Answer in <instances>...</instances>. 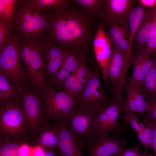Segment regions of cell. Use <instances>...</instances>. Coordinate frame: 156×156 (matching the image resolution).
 Returning a JSON list of instances; mask_svg holds the SVG:
<instances>
[{"label": "cell", "mask_w": 156, "mask_h": 156, "mask_svg": "<svg viewBox=\"0 0 156 156\" xmlns=\"http://www.w3.org/2000/svg\"><path fill=\"white\" fill-rule=\"evenodd\" d=\"M149 156H154L153 155H152L151 154H150L149 155Z\"/></svg>", "instance_id": "obj_44"}, {"label": "cell", "mask_w": 156, "mask_h": 156, "mask_svg": "<svg viewBox=\"0 0 156 156\" xmlns=\"http://www.w3.org/2000/svg\"><path fill=\"white\" fill-rule=\"evenodd\" d=\"M19 39L12 33L10 44L0 52V75L20 91L27 83Z\"/></svg>", "instance_id": "obj_6"}, {"label": "cell", "mask_w": 156, "mask_h": 156, "mask_svg": "<svg viewBox=\"0 0 156 156\" xmlns=\"http://www.w3.org/2000/svg\"><path fill=\"white\" fill-rule=\"evenodd\" d=\"M138 3L135 0H105L101 21L116 22L129 31V16Z\"/></svg>", "instance_id": "obj_14"}, {"label": "cell", "mask_w": 156, "mask_h": 156, "mask_svg": "<svg viewBox=\"0 0 156 156\" xmlns=\"http://www.w3.org/2000/svg\"><path fill=\"white\" fill-rule=\"evenodd\" d=\"M146 115L156 122V98L148 101Z\"/></svg>", "instance_id": "obj_38"}, {"label": "cell", "mask_w": 156, "mask_h": 156, "mask_svg": "<svg viewBox=\"0 0 156 156\" xmlns=\"http://www.w3.org/2000/svg\"><path fill=\"white\" fill-rule=\"evenodd\" d=\"M142 92L148 101L156 98V63L145 76Z\"/></svg>", "instance_id": "obj_23"}, {"label": "cell", "mask_w": 156, "mask_h": 156, "mask_svg": "<svg viewBox=\"0 0 156 156\" xmlns=\"http://www.w3.org/2000/svg\"><path fill=\"white\" fill-rule=\"evenodd\" d=\"M108 132L96 130L93 135L84 141L87 156H120L127 143L124 138L109 136Z\"/></svg>", "instance_id": "obj_10"}, {"label": "cell", "mask_w": 156, "mask_h": 156, "mask_svg": "<svg viewBox=\"0 0 156 156\" xmlns=\"http://www.w3.org/2000/svg\"><path fill=\"white\" fill-rule=\"evenodd\" d=\"M72 1L91 15L101 18H102L105 0H73Z\"/></svg>", "instance_id": "obj_24"}, {"label": "cell", "mask_w": 156, "mask_h": 156, "mask_svg": "<svg viewBox=\"0 0 156 156\" xmlns=\"http://www.w3.org/2000/svg\"><path fill=\"white\" fill-rule=\"evenodd\" d=\"M59 133L58 148L62 156H83L84 142L75 135L69 129L65 119H59L53 123Z\"/></svg>", "instance_id": "obj_12"}, {"label": "cell", "mask_w": 156, "mask_h": 156, "mask_svg": "<svg viewBox=\"0 0 156 156\" xmlns=\"http://www.w3.org/2000/svg\"><path fill=\"white\" fill-rule=\"evenodd\" d=\"M27 141L25 139L6 140L0 138V156H19L21 146Z\"/></svg>", "instance_id": "obj_25"}, {"label": "cell", "mask_w": 156, "mask_h": 156, "mask_svg": "<svg viewBox=\"0 0 156 156\" xmlns=\"http://www.w3.org/2000/svg\"><path fill=\"white\" fill-rule=\"evenodd\" d=\"M45 148L39 146H32L31 156H44Z\"/></svg>", "instance_id": "obj_42"}, {"label": "cell", "mask_w": 156, "mask_h": 156, "mask_svg": "<svg viewBox=\"0 0 156 156\" xmlns=\"http://www.w3.org/2000/svg\"><path fill=\"white\" fill-rule=\"evenodd\" d=\"M152 9L146 10L145 18L139 28L135 36L133 43L136 54L142 53L152 31L151 20Z\"/></svg>", "instance_id": "obj_19"}, {"label": "cell", "mask_w": 156, "mask_h": 156, "mask_svg": "<svg viewBox=\"0 0 156 156\" xmlns=\"http://www.w3.org/2000/svg\"><path fill=\"white\" fill-rule=\"evenodd\" d=\"M20 97L28 129V141L31 144L48 123L42 94L33 92L26 83L20 92Z\"/></svg>", "instance_id": "obj_5"}, {"label": "cell", "mask_w": 156, "mask_h": 156, "mask_svg": "<svg viewBox=\"0 0 156 156\" xmlns=\"http://www.w3.org/2000/svg\"><path fill=\"white\" fill-rule=\"evenodd\" d=\"M77 79L75 75L72 74L67 77L62 83L60 90L66 93L76 82Z\"/></svg>", "instance_id": "obj_39"}, {"label": "cell", "mask_w": 156, "mask_h": 156, "mask_svg": "<svg viewBox=\"0 0 156 156\" xmlns=\"http://www.w3.org/2000/svg\"><path fill=\"white\" fill-rule=\"evenodd\" d=\"M32 145L27 141L23 143L21 146L19 156H31Z\"/></svg>", "instance_id": "obj_40"}, {"label": "cell", "mask_w": 156, "mask_h": 156, "mask_svg": "<svg viewBox=\"0 0 156 156\" xmlns=\"http://www.w3.org/2000/svg\"><path fill=\"white\" fill-rule=\"evenodd\" d=\"M102 22L107 29V32L112 43L127 55L132 56V54L129 52V31L116 22Z\"/></svg>", "instance_id": "obj_17"}, {"label": "cell", "mask_w": 156, "mask_h": 156, "mask_svg": "<svg viewBox=\"0 0 156 156\" xmlns=\"http://www.w3.org/2000/svg\"><path fill=\"white\" fill-rule=\"evenodd\" d=\"M12 33L20 42L40 43L47 38V13L36 10L25 0H18Z\"/></svg>", "instance_id": "obj_2"}, {"label": "cell", "mask_w": 156, "mask_h": 156, "mask_svg": "<svg viewBox=\"0 0 156 156\" xmlns=\"http://www.w3.org/2000/svg\"></svg>", "instance_id": "obj_45"}, {"label": "cell", "mask_w": 156, "mask_h": 156, "mask_svg": "<svg viewBox=\"0 0 156 156\" xmlns=\"http://www.w3.org/2000/svg\"><path fill=\"white\" fill-rule=\"evenodd\" d=\"M132 57L128 56L112 42V53L108 65L107 84L109 85L112 101L123 105L122 92L126 75L131 64Z\"/></svg>", "instance_id": "obj_7"}, {"label": "cell", "mask_w": 156, "mask_h": 156, "mask_svg": "<svg viewBox=\"0 0 156 156\" xmlns=\"http://www.w3.org/2000/svg\"><path fill=\"white\" fill-rule=\"evenodd\" d=\"M121 107L118 103L112 101L100 110L97 117L96 130L113 132L116 136L122 133L125 128L120 122H117Z\"/></svg>", "instance_id": "obj_15"}, {"label": "cell", "mask_w": 156, "mask_h": 156, "mask_svg": "<svg viewBox=\"0 0 156 156\" xmlns=\"http://www.w3.org/2000/svg\"><path fill=\"white\" fill-rule=\"evenodd\" d=\"M0 135L4 139L28 140V129L20 96L0 103Z\"/></svg>", "instance_id": "obj_3"}, {"label": "cell", "mask_w": 156, "mask_h": 156, "mask_svg": "<svg viewBox=\"0 0 156 156\" xmlns=\"http://www.w3.org/2000/svg\"><path fill=\"white\" fill-rule=\"evenodd\" d=\"M102 22L98 26L93 42V52L98 66L101 70L105 84L108 81L107 70L112 53V41L105 30Z\"/></svg>", "instance_id": "obj_13"}, {"label": "cell", "mask_w": 156, "mask_h": 156, "mask_svg": "<svg viewBox=\"0 0 156 156\" xmlns=\"http://www.w3.org/2000/svg\"><path fill=\"white\" fill-rule=\"evenodd\" d=\"M142 56L141 53H138L133 56L131 60V64L133 70L130 79V84L137 85L140 87L144 84L145 76L141 71Z\"/></svg>", "instance_id": "obj_27"}, {"label": "cell", "mask_w": 156, "mask_h": 156, "mask_svg": "<svg viewBox=\"0 0 156 156\" xmlns=\"http://www.w3.org/2000/svg\"><path fill=\"white\" fill-rule=\"evenodd\" d=\"M140 144L129 149H125L120 156H149L150 153L147 152V149L145 148L144 152L140 151Z\"/></svg>", "instance_id": "obj_36"}, {"label": "cell", "mask_w": 156, "mask_h": 156, "mask_svg": "<svg viewBox=\"0 0 156 156\" xmlns=\"http://www.w3.org/2000/svg\"><path fill=\"white\" fill-rule=\"evenodd\" d=\"M12 31V23L0 19V52L10 44Z\"/></svg>", "instance_id": "obj_29"}, {"label": "cell", "mask_w": 156, "mask_h": 156, "mask_svg": "<svg viewBox=\"0 0 156 156\" xmlns=\"http://www.w3.org/2000/svg\"><path fill=\"white\" fill-rule=\"evenodd\" d=\"M142 64L141 71L145 76L149 70L156 63V58L152 57L150 56L145 57L141 53Z\"/></svg>", "instance_id": "obj_37"}, {"label": "cell", "mask_w": 156, "mask_h": 156, "mask_svg": "<svg viewBox=\"0 0 156 156\" xmlns=\"http://www.w3.org/2000/svg\"><path fill=\"white\" fill-rule=\"evenodd\" d=\"M99 111H87L75 106L73 113L65 119L73 133L84 142L95 132Z\"/></svg>", "instance_id": "obj_11"}, {"label": "cell", "mask_w": 156, "mask_h": 156, "mask_svg": "<svg viewBox=\"0 0 156 156\" xmlns=\"http://www.w3.org/2000/svg\"><path fill=\"white\" fill-rule=\"evenodd\" d=\"M47 13L49 28L45 40L64 46L87 58V54L93 51L94 38L99 24L96 22L97 17L72 0L62 10Z\"/></svg>", "instance_id": "obj_1"}, {"label": "cell", "mask_w": 156, "mask_h": 156, "mask_svg": "<svg viewBox=\"0 0 156 156\" xmlns=\"http://www.w3.org/2000/svg\"><path fill=\"white\" fill-rule=\"evenodd\" d=\"M139 5L145 9H151L156 6V0H139Z\"/></svg>", "instance_id": "obj_41"}, {"label": "cell", "mask_w": 156, "mask_h": 156, "mask_svg": "<svg viewBox=\"0 0 156 156\" xmlns=\"http://www.w3.org/2000/svg\"><path fill=\"white\" fill-rule=\"evenodd\" d=\"M30 7L46 13L49 10L59 12L63 10L71 2L70 0H25Z\"/></svg>", "instance_id": "obj_21"}, {"label": "cell", "mask_w": 156, "mask_h": 156, "mask_svg": "<svg viewBox=\"0 0 156 156\" xmlns=\"http://www.w3.org/2000/svg\"><path fill=\"white\" fill-rule=\"evenodd\" d=\"M18 0H0V19L13 23Z\"/></svg>", "instance_id": "obj_28"}, {"label": "cell", "mask_w": 156, "mask_h": 156, "mask_svg": "<svg viewBox=\"0 0 156 156\" xmlns=\"http://www.w3.org/2000/svg\"><path fill=\"white\" fill-rule=\"evenodd\" d=\"M146 9L139 5L133 9L129 16V52L131 54L135 36L146 17Z\"/></svg>", "instance_id": "obj_20"}, {"label": "cell", "mask_w": 156, "mask_h": 156, "mask_svg": "<svg viewBox=\"0 0 156 156\" xmlns=\"http://www.w3.org/2000/svg\"><path fill=\"white\" fill-rule=\"evenodd\" d=\"M19 45L26 83L33 92L42 94L47 82L40 43L19 41Z\"/></svg>", "instance_id": "obj_4"}, {"label": "cell", "mask_w": 156, "mask_h": 156, "mask_svg": "<svg viewBox=\"0 0 156 156\" xmlns=\"http://www.w3.org/2000/svg\"><path fill=\"white\" fill-rule=\"evenodd\" d=\"M92 73L91 68L88 66L87 60L83 59L76 69L72 73L78 81L85 86L90 78Z\"/></svg>", "instance_id": "obj_31"}, {"label": "cell", "mask_w": 156, "mask_h": 156, "mask_svg": "<svg viewBox=\"0 0 156 156\" xmlns=\"http://www.w3.org/2000/svg\"><path fill=\"white\" fill-rule=\"evenodd\" d=\"M59 151L57 147L45 148L44 156H58Z\"/></svg>", "instance_id": "obj_43"}, {"label": "cell", "mask_w": 156, "mask_h": 156, "mask_svg": "<svg viewBox=\"0 0 156 156\" xmlns=\"http://www.w3.org/2000/svg\"><path fill=\"white\" fill-rule=\"evenodd\" d=\"M91 76L80 97L76 101L75 106L87 111H99L112 101L106 95L100 78V68L94 65L91 68Z\"/></svg>", "instance_id": "obj_9"}, {"label": "cell", "mask_w": 156, "mask_h": 156, "mask_svg": "<svg viewBox=\"0 0 156 156\" xmlns=\"http://www.w3.org/2000/svg\"><path fill=\"white\" fill-rule=\"evenodd\" d=\"M85 87L77 80L66 93L76 101L81 96Z\"/></svg>", "instance_id": "obj_35"}, {"label": "cell", "mask_w": 156, "mask_h": 156, "mask_svg": "<svg viewBox=\"0 0 156 156\" xmlns=\"http://www.w3.org/2000/svg\"><path fill=\"white\" fill-rule=\"evenodd\" d=\"M59 142V133L53 123H47L40 131L32 145L40 146L44 148L57 147Z\"/></svg>", "instance_id": "obj_18"}, {"label": "cell", "mask_w": 156, "mask_h": 156, "mask_svg": "<svg viewBox=\"0 0 156 156\" xmlns=\"http://www.w3.org/2000/svg\"><path fill=\"white\" fill-rule=\"evenodd\" d=\"M20 91L0 75V103L20 96Z\"/></svg>", "instance_id": "obj_26"}, {"label": "cell", "mask_w": 156, "mask_h": 156, "mask_svg": "<svg viewBox=\"0 0 156 156\" xmlns=\"http://www.w3.org/2000/svg\"><path fill=\"white\" fill-rule=\"evenodd\" d=\"M123 116L121 118L127 121L131 125L136 134L142 133L144 125L140 121L138 116L135 113L131 112H123Z\"/></svg>", "instance_id": "obj_32"}, {"label": "cell", "mask_w": 156, "mask_h": 156, "mask_svg": "<svg viewBox=\"0 0 156 156\" xmlns=\"http://www.w3.org/2000/svg\"><path fill=\"white\" fill-rule=\"evenodd\" d=\"M127 88L130 91L134 97L137 113L142 114L146 112L147 102L141 90L140 87L135 85L130 84Z\"/></svg>", "instance_id": "obj_30"}, {"label": "cell", "mask_w": 156, "mask_h": 156, "mask_svg": "<svg viewBox=\"0 0 156 156\" xmlns=\"http://www.w3.org/2000/svg\"><path fill=\"white\" fill-rule=\"evenodd\" d=\"M44 65L65 54L69 49L66 47L53 43L46 40L40 43Z\"/></svg>", "instance_id": "obj_22"}, {"label": "cell", "mask_w": 156, "mask_h": 156, "mask_svg": "<svg viewBox=\"0 0 156 156\" xmlns=\"http://www.w3.org/2000/svg\"><path fill=\"white\" fill-rule=\"evenodd\" d=\"M126 98L120 112H137L135 101L132 93L127 88L126 90Z\"/></svg>", "instance_id": "obj_33"}, {"label": "cell", "mask_w": 156, "mask_h": 156, "mask_svg": "<svg viewBox=\"0 0 156 156\" xmlns=\"http://www.w3.org/2000/svg\"><path fill=\"white\" fill-rule=\"evenodd\" d=\"M86 57L72 50H68L58 70L51 78L53 86L58 90L64 80L78 68L82 60Z\"/></svg>", "instance_id": "obj_16"}, {"label": "cell", "mask_w": 156, "mask_h": 156, "mask_svg": "<svg viewBox=\"0 0 156 156\" xmlns=\"http://www.w3.org/2000/svg\"><path fill=\"white\" fill-rule=\"evenodd\" d=\"M53 87L49 81L42 92L46 122L66 118L75 107V100L62 91H55Z\"/></svg>", "instance_id": "obj_8"}, {"label": "cell", "mask_w": 156, "mask_h": 156, "mask_svg": "<svg viewBox=\"0 0 156 156\" xmlns=\"http://www.w3.org/2000/svg\"><path fill=\"white\" fill-rule=\"evenodd\" d=\"M143 123L148 127L151 131L152 136V147L154 156H156V122L145 116Z\"/></svg>", "instance_id": "obj_34"}]
</instances>
